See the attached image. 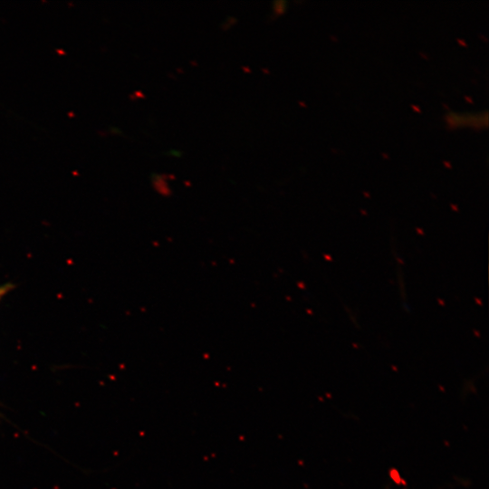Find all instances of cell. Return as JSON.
<instances>
[{
  "mask_svg": "<svg viewBox=\"0 0 489 489\" xmlns=\"http://www.w3.org/2000/svg\"><path fill=\"white\" fill-rule=\"evenodd\" d=\"M12 288H13V285L10 284V283H6V284H4V285H0V300H1L5 295H6V294L11 291Z\"/></svg>",
  "mask_w": 489,
  "mask_h": 489,
  "instance_id": "1",
  "label": "cell"
},
{
  "mask_svg": "<svg viewBox=\"0 0 489 489\" xmlns=\"http://www.w3.org/2000/svg\"><path fill=\"white\" fill-rule=\"evenodd\" d=\"M457 42L463 46H467V43L462 39H457Z\"/></svg>",
  "mask_w": 489,
  "mask_h": 489,
  "instance_id": "2",
  "label": "cell"
},
{
  "mask_svg": "<svg viewBox=\"0 0 489 489\" xmlns=\"http://www.w3.org/2000/svg\"><path fill=\"white\" fill-rule=\"evenodd\" d=\"M411 108H412L415 111H417V112H420V111H421V110H420L417 106H416V105H413V104H412V105H411Z\"/></svg>",
  "mask_w": 489,
  "mask_h": 489,
  "instance_id": "3",
  "label": "cell"
},
{
  "mask_svg": "<svg viewBox=\"0 0 489 489\" xmlns=\"http://www.w3.org/2000/svg\"><path fill=\"white\" fill-rule=\"evenodd\" d=\"M444 165H445V166H446V168H452V165H451V163H449V162H448V161H446V160H444Z\"/></svg>",
  "mask_w": 489,
  "mask_h": 489,
  "instance_id": "4",
  "label": "cell"
},
{
  "mask_svg": "<svg viewBox=\"0 0 489 489\" xmlns=\"http://www.w3.org/2000/svg\"><path fill=\"white\" fill-rule=\"evenodd\" d=\"M465 98L466 101H468V102L474 103L473 100L470 97L465 96Z\"/></svg>",
  "mask_w": 489,
  "mask_h": 489,
  "instance_id": "5",
  "label": "cell"
},
{
  "mask_svg": "<svg viewBox=\"0 0 489 489\" xmlns=\"http://www.w3.org/2000/svg\"><path fill=\"white\" fill-rule=\"evenodd\" d=\"M0 417H1V414H0Z\"/></svg>",
  "mask_w": 489,
  "mask_h": 489,
  "instance_id": "6",
  "label": "cell"
}]
</instances>
